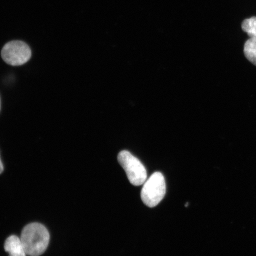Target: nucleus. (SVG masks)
Here are the masks:
<instances>
[{"mask_svg":"<svg viewBox=\"0 0 256 256\" xmlns=\"http://www.w3.org/2000/svg\"><path fill=\"white\" fill-rule=\"evenodd\" d=\"M0 108H1V100H0Z\"/></svg>","mask_w":256,"mask_h":256,"instance_id":"nucleus-9","label":"nucleus"},{"mask_svg":"<svg viewBox=\"0 0 256 256\" xmlns=\"http://www.w3.org/2000/svg\"><path fill=\"white\" fill-rule=\"evenodd\" d=\"M32 51L28 44L20 40H14L6 44L2 50V57L12 66L24 65L28 62Z\"/></svg>","mask_w":256,"mask_h":256,"instance_id":"nucleus-4","label":"nucleus"},{"mask_svg":"<svg viewBox=\"0 0 256 256\" xmlns=\"http://www.w3.org/2000/svg\"><path fill=\"white\" fill-rule=\"evenodd\" d=\"M242 28L250 38H256V17L246 19L242 22Z\"/></svg>","mask_w":256,"mask_h":256,"instance_id":"nucleus-7","label":"nucleus"},{"mask_svg":"<svg viewBox=\"0 0 256 256\" xmlns=\"http://www.w3.org/2000/svg\"><path fill=\"white\" fill-rule=\"evenodd\" d=\"M20 239L27 255L40 256L46 251L50 236L46 226L42 224L34 222L24 227Z\"/></svg>","mask_w":256,"mask_h":256,"instance_id":"nucleus-1","label":"nucleus"},{"mask_svg":"<svg viewBox=\"0 0 256 256\" xmlns=\"http://www.w3.org/2000/svg\"><path fill=\"white\" fill-rule=\"evenodd\" d=\"M166 184L164 176L155 172L144 184L140 196L144 204L150 208L155 207L164 198Z\"/></svg>","mask_w":256,"mask_h":256,"instance_id":"nucleus-2","label":"nucleus"},{"mask_svg":"<svg viewBox=\"0 0 256 256\" xmlns=\"http://www.w3.org/2000/svg\"><path fill=\"white\" fill-rule=\"evenodd\" d=\"M118 160L131 184L137 186L145 183L147 178L146 168L135 156L124 150L118 154Z\"/></svg>","mask_w":256,"mask_h":256,"instance_id":"nucleus-3","label":"nucleus"},{"mask_svg":"<svg viewBox=\"0 0 256 256\" xmlns=\"http://www.w3.org/2000/svg\"><path fill=\"white\" fill-rule=\"evenodd\" d=\"M4 250L9 256H26L20 238L12 235L6 239Z\"/></svg>","mask_w":256,"mask_h":256,"instance_id":"nucleus-5","label":"nucleus"},{"mask_svg":"<svg viewBox=\"0 0 256 256\" xmlns=\"http://www.w3.org/2000/svg\"><path fill=\"white\" fill-rule=\"evenodd\" d=\"M3 170H4V167H3V164L2 162L1 159H0V174H2Z\"/></svg>","mask_w":256,"mask_h":256,"instance_id":"nucleus-8","label":"nucleus"},{"mask_svg":"<svg viewBox=\"0 0 256 256\" xmlns=\"http://www.w3.org/2000/svg\"><path fill=\"white\" fill-rule=\"evenodd\" d=\"M244 52L249 62L256 66V38H250L246 42Z\"/></svg>","mask_w":256,"mask_h":256,"instance_id":"nucleus-6","label":"nucleus"}]
</instances>
